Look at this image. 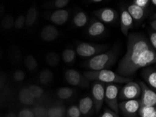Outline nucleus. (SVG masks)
<instances>
[{
    "label": "nucleus",
    "instance_id": "e433bc0d",
    "mask_svg": "<svg viewBox=\"0 0 156 117\" xmlns=\"http://www.w3.org/2000/svg\"><path fill=\"white\" fill-rule=\"evenodd\" d=\"M100 117H120L119 114L115 113L114 112L111 110V109H105V110L101 114V115Z\"/></svg>",
    "mask_w": 156,
    "mask_h": 117
},
{
    "label": "nucleus",
    "instance_id": "39448f33",
    "mask_svg": "<svg viewBox=\"0 0 156 117\" xmlns=\"http://www.w3.org/2000/svg\"><path fill=\"white\" fill-rule=\"evenodd\" d=\"M120 86L119 85L110 83L108 84L105 88V100L107 105L110 107L111 110H112L119 114L120 109L119 107V98Z\"/></svg>",
    "mask_w": 156,
    "mask_h": 117
},
{
    "label": "nucleus",
    "instance_id": "a211bd4d",
    "mask_svg": "<svg viewBox=\"0 0 156 117\" xmlns=\"http://www.w3.org/2000/svg\"><path fill=\"white\" fill-rule=\"evenodd\" d=\"M93 107V101L90 97L86 96L80 100L79 109L83 115H87Z\"/></svg>",
    "mask_w": 156,
    "mask_h": 117
},
{
    "label": "nucleus",
    "instance_id": "a878e982",
    "mask_svg": "<svg viewBox=\"0 0 156 117\" xmlns=\"http://www.w3.org/2000/svg\"><path fill=\"white\" fill-rule=\"evenodd\" d=\"M46 61L51 67H55L60 62V57L58 53L55 52H50L46 56Z\"/></svg>",
    "mask_w": 156,
    "mask_h": 117
},
{
    "label": "nucleus",
    "instance_id": "393cba45",
    "mask_svg": "<svg viewBox=\"0 0 156 117\" xmlns=\"http://www.w3.org/2000/svg\"><path fill=\"white\" fill-rule=\"evenodd\" d=\"M53 75L50 70H44L42 71L39 76V80L42 84H47L49 82H51L53 79Z\"/></svg>",
    "mask_w": 156,
    "mask_h": 117
},
{
    "label": "nucleus",
    "instance_id": "4c0bfd02",
    "mask_svg": "<svg viewBox=\"0 0 156 117\" xmlns=\"http://www.w3.org/2000/svg\"><path fill=\"white\" fill-rule=\"evenodd\" d=\"M69 0H55L54 6L58 9H62L67 5Z\"/></svg>",
    "mask_w": 156,
    "mask_h": 117
},
{
    "label": "nucleus",
    "instance_id": "473e14b6",
    "mask_svg": "<svg viewBox=\"0 0 156 117\" xmlns=\"http://www.w3.org/2000/svg\"><path fill=\"white\" fill-rule=\"evenodd\" d=\"M25 25V18L24 16L21 15L16 18L15 22H14L13 26L16 30H20Z\"/></svg>",
    "mask_w": 156,
    "mask_h": 117
},
{
    "label": "nucleus",
    "instance_id": "c756f323",
    "mask_svg": "<svg viewBox=\"0 0 156 117\" xmlns=\"http://www.w3.org/2000/svg\"><path fill=\"white\" fill-rule=\"evenodd\" d=\"M14 25V20L13 18L11 16H7L4 18L3 20L2 21V26L5 29L9 30L11 28H12V27Z\"/></svg>",
    "mask_w": 156,
    "mask_h": 117
},
{
    "label": "nucleus",
    "instance_id": "f704fd0d",
    "mask_svg": "<svg viewBox=\"0 0 156 117\" xmlns=\"http://www.w3.org/2000/svg\"><path fill=\"white\" fill-rule=\"evenodd\" d=\"M150 0H133V4L143 9H146L149 5Z\"/></svg>",
    "mask_w": 156,
    "mask_h": 117
},
{
    "label": "nucleus",
    "instance_id": "ddd939ff",
    "mask_svg": "<svg viewBox=\"0 0 156 117\" xmlns=\"http://www.w3.org/2000/svg\"><path fill=\"white\" fill-rule=\"evenodd\" d=\"M59 35V32L55 26L48 25H46L41 30V37L45 42H50L54 41Z\"/></svg>",
    "mask_w": 156,
    "mask_h": 117
},
{
    "label": "nucleus",
    "instance_id": "20e7f679",
    "mask_svg": "<svg viewBox=\"0 0 156 117\" xmlns=\"http://www.w3.org/2000/svg\"><path fill=\"white\" fill-rule=\"evenodd\" d=\"M107 44H94L90 43L81 42L78 44L76 47V53L80 56L84 58L93 57L96 55L103 53L108 49Z\"/></svg>",
    "mask_w": 156,
    "mask_h": 117
},
{
    "label": "nucleus",
    "instance_id": "f03ea898",
    "mask_svg": "<svg viewBox=\"0 0 156 117\" xmlns=\"http://www.w3.org/2000/svg\"><path fill=\"white\" fill-rule=\"evenodd\" d=\"M119 47H113L105 53L96 55L87 60L85 66L90 70H107L117 60L119 56Z\"/></svg>",
    "mask_w": 156,
    "mask_h": 117
},
{
    "label": "nucleus",
    "instance_id": "58836bf2",
    "mask_svg": "<svg viewBox=\"0 0 156 117\" xmlns=\"http://www.w3.org/2000/svg\"><path fill=\"white\" fill-rule=\"evenodd\" d=\"M149 42L150 44L152 45V46L155 49H156V33L155 31L150 35Z\"/></svg>",
    "mask_w": 156,
    "mask_h": 117
},
{
    "label": "nucleus",
    "instance_id": "4be33fe9",
    "mask_svg": "<svg viewBox=\"0 0 156 117\" xmlns=\"http://www.w3.org/2000/svg\"><path fill=\"white\" fill-rule=\"evenodd\" d=\"M87 21V18L86 14L84 12H79L76 14V16L74 18V25L76 26L77 27H82L86 25Z\"/></svg>",
    "mask_w": 156,
    "mask_h": 117
},
{
    "label": "nucleus",
    "instance_id": "a19ab883",
    "mask_svg": "<svg viewBox=\"0 0 156 117\" xmlns=\"http://www.w3.org/2000/svg\"><path fill=\"white\" fill-rule=\"evenodd\" d=\"M6 117H16V115L13 113H9L6 114Z\"/></svg>",
    "mask_w": 156,
    "mask_h": 117
},
{
    "label": "nucleus",
    "instance_id": "f3484780",
    "mask_svg": "<svg viewBox=\"0 0 156 117\" xmlns=\"http://www.w3.org/2000/svg\"><path fill=\"white\" fill-rule=\"evenodd\" d=\"M144 80L153 89L156 88V71L153 68L144 69L141 72Z\"/></svg>",
    "mask_w": 156,
    "mask_h": 117
},
{
    "label": "nucleus",
    "instance_id": "2f4dec72",
    "mask_svg": "<svg viewBox=\"0 0 156 117\" xmlns=\"http://www.w3.org/2000/svg\"><path fill=\"white\" fill-rule=\"evenodd\" d=\"M34 117H47L48 114H47V110L44 107H36L33 111Z\"/></svg>",
    "mask_w": 156,
    "mask_h": 117
},
{
    "label": "nucleus",
    "instance_id": "bb28decb",
    "mask_svg": "<svg viewBox=\"0 0 156 117\" xmlns=\"http://www.w3.org/2000/svg\"><path fill=\"white\" fill-rule=\"evenodd\" d=\"M76 58V53L73 49H67L64 51L62 53L63 60L67 63H72Z\"/></svg>",
    "mask_w": 156,
    "mask_h": 117
},
{
    "label": "nucleus",
    "instance_id": "0eeeda50",
    "mask_svg": "<svg viewBox=\"0 0 156 117\" xmlns=\"http://www.w3.org/2000/svg\"><path fill=\"white\" fill-rule=\"evenodd\" d=\"M105 86L101 82H97L94 83L92 88V95H93L92 99L97 113L100 111L103 102L105 101Z\"/></svg>",
    "mask_w": 156,
    "mask_h": 117
},
{
    "label": "nucleus",
    "instance_id": "6ab92c4d",
    "mask_svg": "<svg viewBox=\"0 0 156 117\" xmlns=\"http://www.w3.org/2000/svg\"><path fill=\"white\" fill-rule=\"evenodd\" d=\"M19 99L22 103L27 105H31L34 102V98L30 93L29 88H23L20 90L19 93Z\"/></svg>",
    "mask_w": 156,
    "mask_h": 117
},
{
    "label": "nucleus",
    "instance_id": "ea45409f",
    "mask_svg": "<svg viewBox=\"0 0 156 117\" xmlns=\"http://www.w3.org/2000/svg\"><path fill=\"white\" fill-rule=\"evenodd\" d=\"M151 27L153 28V30L155 31L156 30V20H154L153 22H151Z\"/></svg>",
    "mask_w": 156,
    "mask_h": 117
},
{
    "label": "nucleus",
    "instance_id": "37998d69",
    "mask_svg": "<svg viewBox=\"0 0 156 117\" xmlns=\"http://www.w3.org/2000/svg\"><path fill=\"white\" fill-rule=\"evenodd\" d=\"M90 1L94 2V3H98V2H100L101 1H103V0H90Z\"/></svg>",
    "mask_w": 156,
    "mask_h": 117
},
{
    "label": "nucleus",
    "instance_id": "6e6552de",
    "mask_svg": "<svg viewBox=\"0 0 156 117\" xmlns=\"http://www.w3.org/2000/svg\"><path fill=\"white\" fill-rule=\"evenodd\" d=\"M139 86L141 90V97L140 101L141 106H155L156 104V93L152 89L148 88L145 83L139 82Z\"/></svg>",
    "mask_w": 156,
    "mask_h": 117
},
{
    "label": "nucleus",
    "instance_id": "cd10ccee",
    "mask_svg": "<svg viewBox=\"0 0 156 117\" xmlns=\"http://www.w3.org/2000/svg\"><path fill=\"white\" fill-rule=\"evenodd\" d=\"M29 90L34 98H39L44 93L43 89L37 85L30 86L29 88Z\"/></svg>",
    "mask_w": 156,
    "mask_h": 117
},
{
    "label": "nucleus",
    "instance_id": "1a4fd4ad",
    "mask_svg": "<svg viewBox=\"0 0 156 117\" xmlns=\"http://www.w3.org/2000/svg\"><path fill=\"white\" fill-rule=\"evenodd\" d=\"M140 106V101L136 99L125 100L119 104V109L127 117H136Z\"/></svg>",
    "mask_w": 156,
    "mask_h": 117
},
{
    "label": "nucleus",
    "instance_id": "c9c22d12",
    "mask_svg": "<svg viewBox=\"0 0 156 117\" xmlns=\"http://www.w3.org/2000/svg\"><path fill=\"white\" fill-rule=\"evenodd\" d=\"M19 117H34V113L29 109H24L19 113Z\"/></svg>",
    "mask_w": 156,
    "mask_h": 117
},
{
    "label": "nucleus",
    "instance_id": "2eb2a0df",
    "mask_svg": "<svg viewBox=\"0 0 156 117\" xmlns=\"http://www.w3.org/2000/svg\"><path fill=\"white\" fill-rule=\"evenodd\" d=\"M127 11L130 14L133 20L141 21L146 16V9H143L134 4H132L127 7Z\"/></svg>",
    "mask_w": 156,
    "mask_h": 117
},
{
    "label": "nucleus",
    "instance_id": "72a5a7b5",
    "mask_svg": "<svg viewBox=\"0 0 156 117\" xmlns=\"http://www.w3.org/2000/svg\"><path fill=\"white\" fill-rule=\"evenodd\" d=\"M25 77V72L20 70L16 71L15 73L13 74V79L16 82H22L23 80H24Z\"/></svg>",
    "mask_w": 156,
    "mask_h": 117
},
{
    "label": "nucleus",
    "instance_id": "f8f14e48",
    "mask_svg": "<svg viewBox=\"0 0 156 117\" xmlns=\"http://www.w3.org/2000/svg\"><path fill=\"white\" fill-rule=\"evenodd\" d=\"M133 19L127 9H122L121 13H120V28H121L122 34L125 36L128 35L129 30L133 26Z\"/></svg>",
    "mask_w": 156,
    "mask_h": 117
},
{
    "label": "nucleus",
    "instance_id": "7ed1b4c3",
    "mask_svg": "<svg viewBox=\"0 0 156 117\" xmlns=\"http://www.w3.org/2000/svg\"><path fill=\"white\" fill-rule=\"evenodd\" d=\"M83 76L88 81H96L108 83H126L132 81L131 78L124 77L108 70L85 71Z\"/></svg>",
    "mask_w": 156,
    "mask_h": 117
},
{
    "label": "nucleus",
    "instance_id": "9b49d317",
    "mask_svg": "<svg viewBox=\"0 0 156 117\" xmlns=\"http://www.w3.org/2000/svg\"><path fill=\"white\" fill-rule=\"evenodd\" d=\"M93 13L101 20V23H112L118 18V13L113 9L103 8L93 11Z\"/></svg>",
    "mask_w": 156,
    "mask_h": 117
},
{
    "label": "nucleus",
    "instance_id": "7c9ffc66",
    "mask_svg": "<svg viewBox=\"0 0 156 117\" xmlns=\"http://www.w3.org/2000/svg\"><path fill=\"white\" fill-rule=\"evenodd\" d=\"M67 116L69 117H80L81 115L79 107L73 105L71 106L67 111Z\"/></svg>",
    "mask_w": 156,
    "mask_h": 117
},
{
    "label": "nucleus",
    "instance_id": "c85d7f7f",
    "mask_svg": "<svg viewBox=\"0 0 156 117\" xmlns=\"http://www.w3.org/2000/svg\"><path fill=\"white\" fill-rule=\"evenodd\" d=\"M25 65L29 70H34L37 68V62L34 56H29L25 59Z\"/></svg>",
    "mask_w": 156,
    "mask_h": 117
},
{
    "label": "nucleus",
    "instance_id": "412c9836",
    "mask_svg": "<svg viewBox=\"0 0 156 117\" xmlns=\"http://www.w3.org/2000/svg\"><path fill=\"white\" fill-rule=\"evenodd\" d=\"M25 25L30 27L35 23L37 18V11L36 8L32 7L28 9L25 16Z\"/></svg>",
    "mask_w": 156,
    "mask_h": 117
},
{
    "label": "nucleus",
    "instance_id": "79ce46f5",
    "mask_svg": "<svg viewBox=\"0 0 156 117\" xmlns=\"http://www.w3.org/2000/svg\"><path fill=\"white\" fill-rule=\"evenodd\" d=\"M4 80L2 79V77H0V88H1L2 86H3V85H4Z\"/></svg>",
    "mask_w": 156,
    "mask_h": 117
},
{
    "label": "nucleus",
    "instance_id": "aec40b11",
    "mask_svg": "<svg viewBox=\"0 0 156 117\" xmlns=\"http://www.w3.org/2000/svg\"><path fill=\"white\" fill-rule=\"evenodd\" d=\"M138 113L140 117H156V109L154 106H140Z\"/></svg>",
    "mask_w": 156,
    "mask_h": 117
},
{
    "label": "nucleus",
    "instance_id": "b1692460",
    "mask_svg": "<svg viewBox=\"0 0 156 117\" xmlns=\"http://www.w3.org/2000/svg\"><path fill=\"white\" fill-rule=\"evenodd\" d=\"M74 91L72 88L68 87H62L60 88V89L57 92L58 96L62 100H67L70 98L72 96Z\"/></svg>",
    "mask_w": 156,
    "mask_h": 117
},
{
    "label": "nucleus",
    "instance_id": "9d476101",
    "mask_svg": "<svg viewBox=\"0 0 156 117\" xmlns=\"http://www.w3.org/2000/svg\"><path fill=\"white\" fill-rule=\"evenodd\" d=\"M65 78L67 82L72 86H87L88 80L82 76L79 71L76 70H69L65 72Z\"/></svg>",
    "mask_w": 156,
    "mask_h": 117
},
{
    "label": "nucleus",
    "instance_id": "5701e85b",
    "mask_svg": "<svg viewBox=\"0 0 156 117\" xmlns=\"http://www.w3.org/2000/svg\"><path fill=\"white\" fill-rule=\"evenodd\" d=\"M65 114V108L64 107L57 106L51 107L47 110L48 117H63Z\"/></svg>",
    "mask_w": 156,
    "mask_h": 117
},
{
    "label": "nucleus",
    "instance_id": "4468645a",
    "mask_svg": "<svg viewBox=\"0 0 156 117\" xmlns=\"http://www.w3.org/2000/svg\"><path fill=\"white\" fill-rule=\"evenodd\" d=\"M69 13L65 9H58L53 12L51 16V20L53 23L58 25H62L67 22Z\"/></svg>",
    "mask_w": 156,
    "mask_h": 117
},
{
    "label": "nucleus",
    "instance_id": "423d86ee",
    "mask_svg": "<svg viewBox=\"0 0 156 117\" xmlns=\"http://www.w3.org/2000/svg\"><path fill=\"white\" fill-rule=\"evenodd\" d=\"M141 93V87L139 83L131 81L126 83V84L122 88L119 92V97L120 99L124 100L137 99L140 96Z\"/></svg>",
    "mask_w": 156,
    "mask_h": 117
},
{
    "label": "nucleus",
    "instance_id": "f257e3e1",
    "mask_svg": "<svg viewBox=\"0 0 156 117\" xmlns=\"http://www.w3.org/2000/svg\"><path fill=\"white\" fill-rule=\"evenodd\" d=\"M155 62V49L149 40L141 33H132L127 35V51L119 62L117 71L124 77L132 79L139 70Z\"/></svg>",
    "mask_w": 156,
    "mask_h": 117
},
{
    "label": "nucleus",
    "instance_id": "c03bdc74",
    "mask_svg": "<svg viewBox=\"0 0 156 117\" xmlns=\"http://www.w3.org/2000/svg\"><path fill=\"white\" fill-rule=\"evenodd\" d=\"M150 1L152 2L153 5H155V6L156 5V0H150Z\"/></svg>",
    "mask_w": 156,
    "mask_h": 117
},
{
    "label": "nucleus",
    "instance_id": "dca6fc26",
    "mask_svg": "<svg viewBox=\"0 0 156 117\" xmlns=\"http://www.w3.org/2000/svg\"><path fill=\"white\" fill-rule=\"evenodd\" d=\"M105 26L103 23L100 21L95 20L91 23L87 29V33L90 36L93 37H100L105 32Z\"/></svg>",
    "mask_w": 156,
    "mask_h": 117
}]
</instances>
